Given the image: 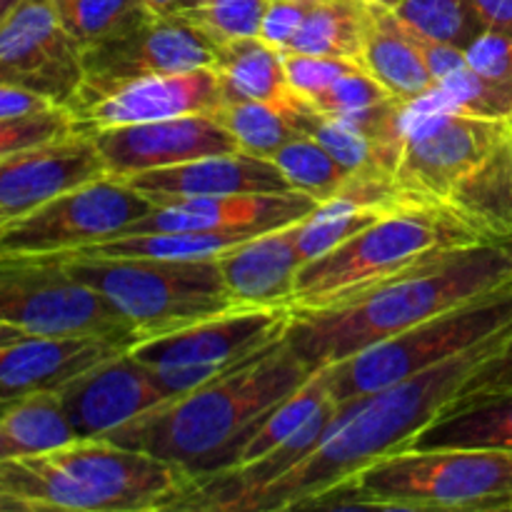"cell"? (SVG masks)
<instances>
[{
  "label": "cell",
  "mask_w": 512,
  "mask_h": 512,
  "mask_svg": "<svg viewBox=\"0 0 512 512\" xmlns=\"http://www.w3.org/2000/svg\"><path fill=\"white\" fill-rule=\"evenodd\" d=\"M128 348L123 340L103 335H28L0 348V395L13 400L40 390H60Z\"/></svg>",
  "instance_id": "21"
},
{
  "label": "cell",
  "mask_w": 512,
  "mask_h": 512,
  "mask_svg": "<svg viewBox=\"0 0 512 512\" xmlns=\"http://www.w3.org/2000/svg\"><path fill=\"white\" fill-rule=\"evenodd\" d=\"M10 405V398H3V395H0V415H3V410L8 408Z\"/></svg>",
  "instance_id": "50"
},
{
  "label": "cell",
  "mask_w": 512,
  "mask_h": 512,
  "mask_svg": "<svg viewBox=\"0 0 512 512\" xmlns=\"http://www.w3.org/2000/svg\"><path fill=\"white\" fill-rule=\"evenodd\" d=\"M213 73L223 105L230 103H278L293 90L285 75L283 50L263 38H238L215 45Z\"/></svg>",
  "instance_id": "25"
},
{
  "label": "cell",
  "mask_w": 512,
  "mask_h": 512,
  "mask_svg": "<svg viewBox=\"0 0 512 512\" xmlns=\"http://www.w3.org/2000/svg\"><path fill=\"white\" fill-rule=\"evenodd\" d=\"M110 178L170 168L208 155L235 153L238 143L215 115L195 113L103 128L90 133Z\"/></svg>",
  "instance_id": "15"
},
{
  "label": "cell",
  "mask_w": 512,
  "mask_h": 512,
  "mask_svg": "<svg viewBox=\"0 0 512 512\" xmlns=\"http://www.w3.org/2000/svg\"><path fill=\"white\" fill-rule=\"evenodd\" d=\"M310 375L283 338L248 363L120 425L108 440L165 460L198 483L235 468L258 425Z\"/></svg>",
  "instance_id": "2"
},
{
  "label": "cell",
  "mask_w": 512,
  "mask_h": 512,
  "mask_svg": "<svg viewBox=\"0 0 512 512\" xmlns=\"http://www.w3.org/2000/svg\"><path fill=\"white\" fill-rule=\"evenodd\" d=\"M55 18L80 48L118 38L150 18L143 0H48Z\"/></svg>",
  "instance_id": "29"
},
{
  "label": "cell",
  "mask_w": 512,
  "mask_h": 512,
  "mask_svg": "<svg viewBox=\"0 0 512 512\" xmlns=\"http://www.w3.org/2000/svg\"><path fill=\"white\" fill-rule=\"evenodd\" d=\"M512 285V243H475L358 298L293 313L285 343L313 373L458 305Z\"/></svg>",
  "instance_id": "3"
},
{
  "label": "cell",
  "mask_w": 512,
  "mask_h": 512,
  "mask_svg": "<svg viewBox=\"0 0 512 512\" xmlns=\"http://www.w3.org/2000/svg\"><path fill=\"white\" fill-rule=\"evenodd\" d=\"M145 8L155 15H180L198 8L203 0H143Z\"/></svg>",
  "instance_id": "44"
},
{
  "label": "cell",
  "mask_w": 512,
  "mask_h": 512,
  "mask_svg": "<svg viewBox=\"0 0 512 512\" xmlns=\"http://www.w3.org/2000/svg\"><path fill=\"white\" fill-rule=\"evenodd\" d=\"M290 318L285 305L235 308L175 333L143 338L128 350L168 398H178L283 340Z\"/></svg>",
  "instance_id": "10"
},
{
  "label": "cell",
  "mask_w": 512,
  "mask_h": 512,
  "mask_svg": "<svg viewBox=\"0 0 512 512\" xmlns=\"http://www.w3.org/2000/svg\"><path fill=\"white\" fill-rule=\"evenodd\" d=\"M465 390H512V333L488 360L475 368L460 393Z\"/></svg>",
  "instance_id": "40"
},
{
  "label": "cell",
  "mask_w": 512,
  "mask_h": 512,
  "mask_svg": "<svg viewBox=\"0 0 512 512\" xmlns=\"http://www.w3.org/2000/svg\"><path fill=\"white\" fill-rule=\"evenodd\" d=\"M475 243L483 240L440 210L398 205L343 245L305 263L290 310L335 308Z\"/></svg>",
  "instance_id": "6"
},
{
  "label": "cell",
  "mask_w": 512,
  "mask_h": 512,
  "mask_svg": "<svg viewBox=\"0 0 512 512\" xmlns=\"http://www.w3.org/2000/svg\"><path fill=\"white\" fill-rule=\"evenodd\" d=\"M298 223L255 235L215 258L235 303L243 308H290L295 280L305 265L298 250Z\"/></svg>",
  "instance_id": "22"
},
{
  "label": "cell",
  "mask_w": 512,
  "mask_h": 512,
  "mask_svg": "<svg viewBox=\"0 0 512 512\" xmlns=\"http://www.w3.org/2000/svg\"><path fill=\"white\" fill-rule=\"evenodd\" d=\"M373 3L383 5V8H395L398 3H403V0H373Z\"/></svg>",
  "instance_id": "49"
},
{
  "label": "cell",
  "mask_w": 512,
  "mask_h": 512,
  "mask_svg": "<svg viewBox=\"0 0 512 512\" xmlns=\"http://www.w3.org/2000/svg\"><path fill=\"white\" fill-rule=\"evenodd\" d=\"M123 183L153 200V205L180 198L290 193L293 190V185L273 160L243 153V150L208 155V158L170 165V168L145 170V173L130 175Z\"/></svg>",
  "instance_id": "20"
},
{
  "label": "cell",
  "mask_w": 512,
  "mask_h": 512,
  "mask_svg": "<svg viewBox=\"0 0 512 512\" xmlns=\"http://www.w3.org/2000/svg\"><path fill=\"white\" fill-rule=\"evenodd\" d=\"M70 133H75L73 113L63 105L45 110V113L3 118L0 120V158L65 138Z\"/></svg>",
  "instance_id": "36"
},
{
  "label": "cell",
  "mask_w": 512,
  "mask_h": 512,
  "mask_svg": "<svg viewBox=\"0 0 512 512\" xmlns=\"http://www.w3.org/2000/svg\"><path fill=\"white\" fill-rule=\"evenodd\" d=\"M20 3H23V0H0V23H3V20L8 18V15L13 13Z\"/></svg>",
  "instance_id": "47"
},
{
  "label": "cell",
  "mask_w": 512,
  "mask_h": 512,
  "mask_svg": "<svg viewBox=\"0 0 512 512\" xmlns=\"http://www.w3.org/2000/svg\"><path fill=\"white\" fill-rule=\"evenodd\" d=\"M485 30L512 33V0H473Z\"/></svg>",
  "instance_id": "43"
},
{
  "label": "cell",
  "mask_w": 512,
  "mask_h": 512,
  "mask_svg": "<svg viewBox=\"0 0 512 512\" xmlns=\"http://www.w3.org/2000/svg\"><path fill=\"white\" fill-rule=\"evenodd\" d=\"M315 3L318 0H268L258 38H263L273 48L285 50L293 43L298 30L303 28L305 18L315 8Z\"/></svg>",
  "instance_id": "39"
},
{
  "label": "cell",
  "mask_w": 512,
  "mask_h": 512,
  "mask_svg": "<svg viewBox=\"0 0 512 512\" xmlns=\"http://www.w3.org/2000/svg\"><path fill=\"white\" fill-rule=\"evenodd\" d=\"M268 0H203L198 8L180 13L215 45L238 38H255L263 25Z\"/></svg>",
  "instance_id": "34"
},
{
  "label": "cell",
  "mask_w": 512,
  "mask_h": 512,
  "mask_svg": "<svg viewBox=\"0 0 512 512\" xmlns=\"http://www.w3.org/2000/svg\"><path fill=\"white\" fill-rule=\"evenodd\" d=\"M285 75H288V85L295 95L305 100H313L315 95L323 93L330 83L353 70V60L343 58H325V55H305V53H290L283 50Z\"/></svg>",
  "instance_id": "38"
},
{
  "label": "cell",
  "mask_w": 512,
  "mask_h": 512,
  "mask_svg": "<svg viewBox=\"0 0 512 512\" xmlns=\"http://www.w3.org/2000/svg\"><path fill=\"white\" fill-rule=\"evenodd\" d=\"M193 483L175 465L108 438L0 460V490L30 512H173Z\"/></svg>",
  "instance_id": "4"
},
{
  "label": "cell",
  "mask_w": 512,
  "mask_h": 512,
  "mask_svg": "<svg viewBox=\"0 0 512 512\" xmlns=\"http://www.w3.org/2000/svg\"><path fill=\"white\" fill-rule=\"evenodd\" d=\"M8 220H10V218H8V215H5V213H3V210H0V228H3V225H5V223H8Z\"/></svg>",
  "instance_id": "51"
},
{
  "label": "cell",
  "mask_w": 512,
  "mask_h": 512,
  "mask_svg": "<svg viewBox=\"0 0 512 512\" xmlns=\"http://www.w3.org/2000/svg\"><path fill=\"white\" fill-rule=\"evenodd\" d=\"M58 393L78 438H108L120 425L170 400L130 350L93 365Z\"/></svg>",
  "instance_id": "18"
},
{
  "label": "cell",
  "mask_w": 512,
  "mask_h": 512,
  "mask_svg": "<svg viewBox=\"0 0 512 512\" xmlns=\"http://www.w3.org/2000/svg\"><path fill=\"white\" fill-rule=\"evenodd\" d=\"M408 448H480L512 453V390L458 393Z\"/></svg>",
  "instance_id": "23"
},
{
  "label": "cell",
  "mask_w": 512,
  "mask_h": 512,
  "mask_svg": "<svg viewBox=\"0 0 512 512\" xmlns=\"http://www.w3.org/2000/svg\"><path fill=\"white\" fill-rule=\"evenodd\" d=\"M405 28H408V25H405ZM410 35H413L415 45H418V50H420V55L425 58V63H428L435 83H438V80H443L445 75L453 73V70L463 68L465 65V50L453 48V45L438 43V40H430V38H425V35L415 33V30H410Z\"/></svg>",
  "instance_id": "41"
},
{
  "label": "cell",
  "mask_w": 512,
  "mask_h": 512,
  "mask_svg": "<svg viewBox=\"0 0 512 512\" xmlns=\"http://www.w3.org/2000/svg\"><path fill=\"white\" fill-rule=\"evenodd\" d=\"M393 95L363 68V65H355L353 70H348L345 75H340L335 83H330L323 93L315 95L313 100H308L318 113L328 115V118H340V120H353L358 118L365 110L375 108V105L385 103Z\"/></svg>",
  "instance_id": "35"
},
{
  "label": "cell",
  "mask_w": 512,
  "mask_h": 512,
  "mask_svg": "<svg viewBox=\"0 0 512 512\" xmlns=\"http://www.w3.org/2000/svg\"><path fill=\"white\" fill-rule=\"evenodd\" d=\"M23 338H28V333L13 328V325L0 323V348H5V345H10V343H18V340H23Z\"/></svg>",
  "instance_id": "45"
},
{
  "label": "cell",
  "mask_w": 512,
  "mask_h": 512,
  "mask_svg": "<svg viewBox=\"0 0 512 512\" xmlns=\"http://www.w3.org/2000/svg\"><path fill=\"white\" fill-rule=\"evenodd\" d=\"M50 108H58L53 100L45 95L33 93V90L15 88V85L0 83V120L3 118H20V115L45 113Z\"/></svg>",
  "instance_id": "42"
},
{
  "label": "cell",
  "mask_w": 512,
  "mask_h": 512,
  "mask_svg": "<svg viewBox=\"0 0 512 512\" xmlns=\"http://www.w3.org/2000/svg\"><path fill=\"white\" fill-rule=\"evenodd\" d=\"M360 65L405 105L425 98L435 88L433 73L403 20L373 0H370Z\"/></svg>",
  "instance_id": "24"
},
{
  "label": "cell",
  "mask_w": 512,
  "mask_h": 512,
  "mask_svg": "<svg viewBox=\"0 0 512 512\" xmlns=\"http://www.w3.org/2000/svg\"><path fill=\"white\" fill-rule=\"evenodd\" d=\"M0 512H30V510L23 500L13 498V495H8L0 490Z\"/></svg>",
  "instance_id": "46"
},
{
  "label": "cell",
  "mask_w": 512,
  "mask_h": 512,
  "mask_svg": "<svg viewBox=\"0 0 512 512\" xmlns=\"http://www.w3.org/2000/svg\"><path fill=\"white\" fill-rule=\"evenodd\" d=\"M0 430L15 455L48 453L78 440L58 390H40L10 400L0 415Z\"/></svg>",
  "instance_id": "28"
},
{
  "label": "cell",
  "mask_w": 512,
  "mask_h": 512,
  "mask_svg": "<svg viewBox=\"0 0 512 512\" xmlns=\"http://www.w3.org/2000/svg\"><path fill=\"white\" fill-rule=\"evenodd\" d=\"M270 160L288 178L293 190L310 195L318 203L338 198V193L350 180L348 170L330 155V150L323 143H318L310 135L290 140Z\"/></svg>",
  "instance_id": "30"
},
{
  "label": "cell",
  "mask_w": 512,
  "mask_h": 512,
  "mask_svg": "<svg viewBox=\"0 0 512 512\" xmlns=\"http://www.w3.org/2000/svg\"><path fill=\"white\" fill-rule=\"evenodd\" d=\"M370 0H318L285 50L360 63Z\"/></svg>",
  "instance_id": "27"
},
{
  "label": "cell",
  "mask_w": 512,
  "mask_h": 512,
  "mask_svg": "<svg viewBox=\"0 0 512 512\" xmlns=\"http://www.w3.org/2000/svg\"><path fill=\"white\" fill-rule=\"evenodd\" d=\"M153 200L110 175L68 190L0 228V258H58L123 235Z\"/></svg>",
  "instance_id": "11"
},
{
  "label": "cell",
  "mask_w": 512,
  "mask_h": 512,
  "mask_svg": "<svg viewBox=\"0 0 512 512\" xmlns=\"http://www.w3.org/2000/svg\"><path fill=\"white\" fill-rule=\"evenodd\" d=\"M508 335L455 355L403 383L338 403V413L318 445L288 473L245 500L240 512L308 510L320 495L338 488L370 463L408 448Z\"/></svg>",
  "instance_id": "1"
},
{
  "label": "cell",
  "mask_w": 512,
  "mask_h": 512,
  "mask_svg": "<svg viewBox=\"0 0 512 512\" xmlns=\"http://www.w3.org/2000/svg\"><path fill=\"white\" fill-rule=\"evenodd\" d=\"M13 455H15L13 445H10V440L5 438V433H3V430H0V460H3V458H13Z\"/></svg>",
  "instance_id": "48"
},
{
  "label": "cell",
  "mask_w": 512,
  "mask_h": 512,
  "mask_svg": "<svg viewBox=\"0 0 512 512\" xmlns=\"http://www.w3.org/2000/svg\"><path fill=\"white\" fill-rule=\"evenodd\" d=\"M512 330V285L458 305L323 368L335 403L378 393Z\"/></svg>",
  "instance_id": "8"
},
{
  "label": "cell",
  "mask_w": 512,
  "mask_h": 512,
  "mask_svg": "<svg viewBox=\"0 0 512 512\" xmlns=\"http://www.w3.org/2000/svg\"><path fill=\"white\" fill-rule=\"evenodd\" d=\"M330 398L328 385H325L323 373H313L310 375L308 383L303 385L300 390H295L290 398H285L263 423L258 425V430L253 433V438L245 443V448L240 450L238 463L240 465H250L255 463L258 458H263L265 453H270L273 448H278L280 443H285L288 438H293L320 408H323L325 400Z\"/></svg>",
  "instance_id": "33"
},
{
  "label": "cell",
  "mask_w": 512,
  "mask_h": 512,
  "mask_svg": "<svg viewBox=\"0 0 512 512\" xmlns=\"http://www.w3.org/2000/svg\"><path fill=\"white\" fill-rule=\"evenodd\" d=\"M213 58L215 43L188 18L150 15L138 28L83 50L85 80L68 108L145 75L210 68Z\"/></svg>",
  "instance_id": "13"
},
{
  "label": "cell",
  "mask_w": 512,
  "mask_h": 512,
  "mask_svg": "<svg viewBox=\"0 0 512 512\" xmlns=\"http://www.w3.org/2000/svg\"><path fill=\"white\" fill-rule=\"evenodd\" d=\"M318 200L290 193L218 195V198H180L158 203L145 218L135 220L123 235L178 233V230H223V233H268L308 218Z\"/></svg>",
  "instance_id": "17"
},
{
  "label": "cell",
  "mask_w": 512,
  "mask_h": 512,
  "mask_svg": "<svg viewBox=\"0 0 512 512\" xmlns=\"http://www.w3.org/2000/svg\"><path fill=\"white\" fill-rule=\"evenodd\" d=\"M390 10L415 33L460 50L485 33L473 0H403Z\"/></svg>",
  "instance_id": "31"
},
{
  "label": "cell",
  "mask_w": 512,
  "mask_h": 512,
  "mask_svg": "<svg viewBox=\"0 0 512 512\" xmlns=\"http://www.w3.org/2000/svg\"><path fill=\"white\" fill-rule=\"evenodd\" d=\"M220 108L223 98L213 68H195L185 73L128 80L68 110L73 113L75 133L90 135L115 125L150 123L195 113L215 115Z\"/></svg>",
  "instance_id": "16"
},
{
  "label": "cell",
  "mask_w": 512,
  "mask_h": 512,
  "mask_svg": "<svg viewBox=\"0 0 512 512\" xmlns=\"http://www.w3.org/2000/svg\"><path fill=\"white\" fill-rule=\"evenodd\" d=\"M385 213L388 210L363 208V205L343 198L318 203V208L298 223V250L303 255V263L330 253L345 240L358 235L360 230L373 225L378 218H383Z\"/></svg>",
  "instance_id": "32"
},
{
  "label": "cell",
  "mask_w": 512,
  "mask_h": 512,
  "mask_svg": "<svg viewBox=\"0 0 512 512\" xmlns=\"http://www.w3.org/2000/svg\"><path fill=\"white\" fill-rule=\"evenodd\" d=\"M315 108L300 95L290 93L278 103H230L215 113L243 153L273 158L290 140L308 135Z\"/></svg>",
  "instance_id": "26"
},
{
  "label": "cell",
  "mask_w": 512,
  "mask_h": 512,
  "mask_svg": "<svg viewBox=\"0 0 512 512\" xmlns=\"http://www.w3.org/2000/svg\"><path fill=\"white\" fill-rule=\"evenodd\" d=\"M0 323L28 335H103L133 345L118 310L50 258H0Z\"/></svg>",
  "instance_id": "12"
},
{
  "label": "cell",
  "mask_w": 512,
  "mask_h": 512,
  "mask_svg": "<svg viewBox=\"0 0 512 512\" xmlns=\"http://www.w3.org/2000/svg\"><path fill=\"white\" fill-rule=\"evenodd\" d=\"M83 80V48L60 25L48 0H23L0 23V83L68 108Z\"/></svg>",
  "instance_id": "14"
},
{
  "label": "cell",
  "mask_w": 512,
  "mask_h": 512,
  "mask_svg": "<svg viewBox=\"0 0 512 512\" xmlns=\"http://www.w3.org/2000/svg\"><path fill=\"white\" fill-rule=\"evenodd\" d=\"M105 175L93 138L70 133L0 158V210L15 218Z\"/></svg>",
  "instance_id": "19"
},
{
  "label": "cell",
  "mask_w": 512,
  "mask_h": 512,
  "mask_svg": "<svg viewBox=\"0 0 512 512\" xmlns=\"http://www.w3.org/2000/svg\"><path fill=\"white\" fill-rule=\"evenodd\" d=\"M308 510L512 512V453L403 448L375 460Z\"/></svg>",
  "instance_id": "5"
},
{
  "label": "cell",
  "mask_w": 512,
  "mask_h": 512,
  "mask_svg": "<svg viewBox=\"0 0 512 512\" xmlns=\"http://www.w3.org/2000/svg\"><path fill=\"white\" fill-rule=\"evenodd\" d=\"M50 260L60 263L73 280L103 295L138 340L175 333L243 308L225 288L215 258L163 260L73 253Z\"/></svg>",
  "instance_id": "7"
},
{
  "label": "cell",
  "mask_w": 512,
  "mask_h": 512,
  "mask_svg": "<svg viewBox=\"0 0 512 512\" xmlns=\"http://www.w3.org/2000/svg\"><path fill=\"white\" fill-rule=\"evenodd\" d=\"M465 63L512 98V33L485 30L465 48Z\"/></svg>",
  "instance_id": "37"
},
{
  "label": "cell",
  "mask_w": 512,
  "mask_h": 512,
  "mask_svg": "<svg viewBox=\"0 0 512 512\" xmlns=\"http://www.w3.org/2000/svg\"><path fill=\"white\" fill-rule=\"evenodd\" d=\"M508 138L512 120L455 113L425 100L405 105L403 148L393 175L398 203L443 210Z\"/></svg>",
  "instance_id": "9"
}]
</instances>
